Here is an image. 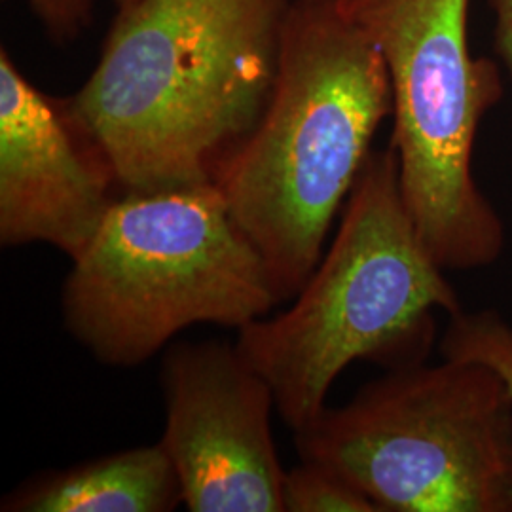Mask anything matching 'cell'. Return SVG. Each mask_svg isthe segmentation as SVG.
I'll return each instance as SVG.
<instances>
[{
	"mask_svg": "<svg viewBox=\"0 0 512 512\" xmlns=\"http://www.w3.org/2000/svg\"><path fill=\"white\" fill-rule=\"evenodd\" d=\"M393 112L380 50L336 0H293L274 88L213 183L262 255L279 300L300 293Z\"/></svg>",
	"mask_w": 512,
	"mask_h": 512,
	"instance_id": "obj_2",
	"label": "cell"
},
{
	"mask_svg": "<svg viewBox=\"0 0 512 512\" xmlns=\"http://www.w3.org/2000/svg\"><path fill=\"white\" fill-rule=\"evenodd\" d=\"M277 302L215 183L118 198L63 289L67 329L112 366L145 363L192 325L239 330Z\"/></svg>",
	"mask_w": 512,
	"mask_h": 512,
	"instance_id": "obj_4",
	"label": "cell"
},
{
	"mask_svg": "<svg viewBox=\"0 0 512 512\" xmlns=\"http://www.w3.org/2000/svg\"><path fill=\"white\" fill-rule=\"evenodd\" d=\"M29 4L57 46L71 44L92 27L93 0H29Z\"/></svg>",
	"mask_w": 512,
	"mask_h": 512,
	"instance_id": "obj_12",
	"label": "cell"
},
{
	"mask_svg": "<svg viewBox=\"0 0 512 512\" xmlns=\"http://www.w3.org/2000/svg\"><path fill=\"white\" fill-rule=\"evenodd\" d=\"M494 12L495 52L512 74V0H490Z\"/></svg>",
	"mask_w": 512,
	"mask_h": 512,
	"instance_id": "obj_13",
	"label": "cell"
},
{
	"mask_svg": "<svg viewBox=\"0 0 512 512\" xmlns=\"http://www.w3.org/2000/svg\"><path fill=\"white\" fill-rule=\"evenodd\" d=\"M285 512H380L344 476L327 465L304 461L283 480Z\"/></svg>",
	"mask_w": 512,
	"mask_h": 512,
	"instance_id": "obj_11",
	"label": "cell"
},
{
	"mask_svg": "<svg viewBox=\"0 0 512 512\" xmlns=\"http://www.w3.org/2000/svg\"><path fill=\"white\" fill-rule=\"evenodd\" d=\"M114 2V6L116 8H124V6H129V4H133L135 0H112Z\"/></svg>",
	"mask_w": 512,
	"mask_h": 512,
	"instance_id": "obj_14",
	"label": "cell"
},
{
	"mask_svg": "<svg viewBox=\"0 0 512 512\" xmlns=\"http://www.w3.org/2000/svg\"><path fill=\"white\" fill-rule=\"evenodd\" d=\"M294 442L380 512H512V399L488 366L389 370Z\"/></svg>",
	"mask_w": 512,
	"mask_h": 512,
	"instance_id": "obj_6",
	"label": "cell"
},
{
	"mask_svg": "<svg viewBox=\"0 0 512 512\" xmlns=\"http://www.w3.org/2000/svg\"><path fill=\"white\" fill-rule=\"evenodd\" d=\"M384 57L391 148L404 205L442 270L499 260L505 226L473 175L476 133L503 97L499 69L469 48L471 0H336Z\"/></svg>",
	"mask_w": 512,
	"mask_h": 512,
	"instance_id": "obj_5",
	"label": "cell"
},
{
	"mask_svg": "<svg viewBox=\"0 0 512 512\" xmlns=\"http://www.w3.org/2000/svg\"><path fill=\"white\" fill-rule=\"evenodd\" d=\"M120 190L107 156L74 114L0 50V243H48L82 255Z\"/></svg>",
	"mask_w": 512,
	"mask_h": 512,
	"instance_id": "obj_8",
	"label": "cell"
},
{
	"mask_svg": "<svg viewBox=\"0 0 512 512\" xmlns=\"http://www.w3.org/2000/svg\"><path fill=\"white\" fill-rule=\"evenodd\" d=\"M183 503L162 442L80 463L25 482L0 503L4 512H167Z\"/></svg>",
	"mask_w": 512,
	"mask_h": 512,
	"instance_id": "obj_9",
	"label": "cell"
},
{
	"mask_svg": "<svg viewBox=\"0 0 512 512\" xmlns=\"http://www.w3.org/2000/svg\"><path fill=\"white\" fill-rule=\"evenodd\" d=\"M160 440L192 512H285V471L272 437L274 391L236 346L167 349Z\"/></svg>",
	"mask_w": 512,
	"mask_h": 512,
	"instance_id": "obj_7",
	"label": "cell"
},
{
	"mask_svg": "<svg viewBox=\"0 0 512 512\" xmlns=\"http://www.w3.org/2000/svg\"><path fill=\"white\" fill-rule=\"evenodd\" d=\"M442 359L488 366L503 380L512 399V325L495 310L450 315L440 338Z\"/></svg>",
	"mask_w": 512,
	"mask_h": 512,
	"instance_id": "obj_10",
	"label": "cell"
},
{
	"mask_svg": "<svg viewBox=\"0 0 512 512\" xmlns=\"http://www.w3.org/2000/svg\"><path fill=\"white\" fill-rule=\"evenodd\" d=\"M444 272L404 205L395 150H372L329 253L293 308L241 327L236 348L296 433L327 408L330 387L353 361L389 370L425 363L433 313L463 310Z\"/></svg>",
	"mask_w": 512,
	"mask_h": 512,
	"instance_id": "obj_3",
	"label": "cell"
},
{
	"mask_svg": "<svg viewBox=\"0 0 512 512\" xmlns=\"http://www.w3.org/2000/svg\"><path fill=\"white\" fill-rule=\"evenodd\" d=\"M293 0H135L71 97L124 194L213 183L274 88Z\"/></svg>",
	"mask_w": 512,
	"mask_h": 512,
	"instance_id": "obj_1",
	"label": "cell"
}]
</instances>
